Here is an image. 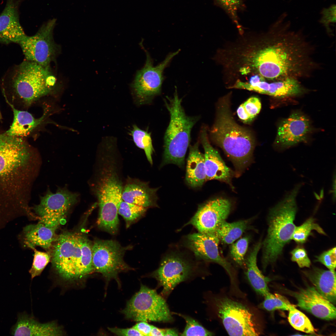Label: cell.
<instances>
[{
	"instance_id": "6da1fadb",
	"label": "cell",
	"mask_w": 336,
	"mask_h": 336,
	"mask_svg": "<svg viewBox=\"0 0 336 336\" xmlns=\"http://www.w3.org/2000/svg\"><path fill=\"white\" fill-rule=\"evenodd\" d=\"M286 16L282 15L264 34L266 80H299L309 76L314 67L310 45L301 33L290 29Z\"/></svg>"
},
{
	"instance_id": "7a4b0ae2",
	"label": "cell",
	"mask_w": 336,
	"mask_h": 336,
	"mask_svg": "<svg viewBox=\"0 0 336 336\" xmlns=\"http://www.w3.org/2000/svg\"><path fill=\"white\" fill-rule=\"evenodd\" d=\"M32 158L23 138L0 133V215L26 210Z\"/></svg>"
},
{
	"instance_id": "3957f363",
	"label": "cell",
	"mask_w": 336,
	"mask_h": 336,
	"mask_svg": "<svg viewBox=\"0 0 336 336\" xmlns=\"http://www.w3.org/2000/svg\"><path fill=\"white\" fill-rule=\"evenodd\" d=\"M229 95L219 100L214 123L210 130L212 141L221 147L230 158L237 175L249 164L254 146L251 133L237 124L231 111Z\"/></svg>"
},
{
	"instance_id": "277c9868",
	"label": "cell",
	"mask_w": 336,
	"mask_h": 336,
	"mask_svg": "<svg viewBox=\"0 0 336 336\" xmlns=\"http://www.w3.org/2000/svg\"><path fill=\"white\" fill-rule=\"evenodd\" d=\"M100 157V166L95 186L99 207L97 224L108 231L117 230L119 221L118 209L122 200L123 185L111 145H107Z\"/></svg>"
},
{
	"instance_id": "5b68a950",
	"label": "cell",
	"mask_w": 336,
	"mask_h": 336,
	"mask_svg": "<svg viewBox=\"0 0 336 336\" xmlns=\"http://www.w3.org/2000/svg\"><path fill=\"white\" fill-rule=\"evenodd\" d=\"M56 82L50 66H45L26 60L11 68L2 80L3 93L30 106L49 94Z\"/></svg>"
},
{
	"instance_id": "8992f818",
	"label": "cell",
	"mask_w": 336,
	"mask_h": 336,
	"mask_svg": "<svg viewBox=\"0 0 336 336\" xmlns=\"http://www.w3.org/2000/svg\"><path fill=\"white\" fill-rule=\"evenodd\" d=\"M54 242L51 260L61 277L67 280H77L94 271L92 245L84 235L66 232L57 236Z\"/></svg>"
},
{
	"instance_id": "52a82bcc",
	"label": "cell",
	"mask_w": 336,
	"mask_h": 336,
	"mask_svg": "<svg viewBox=\"0 0 336 336\" xmlns=\"http://www.w3.org/2000/svg\"><path fill=\"white\" fill-rule=\"evenodd\" d=\"M303 183L296 184L270 210L266 237L262 243L264 269L275 262L285 245L292 239L297 207L296 198Z\"/></svg>"
},
{
	"instance_id": "ba28073f",
	"label": "cell",
	"mask_w": 336,
	"mask_h": 336,
	"mask_svg": "<svg viewBox=\"0 0 336 336\" xmlns=\"http://www.w3.org/2000/svg\"><path fill=\"white\" fill-rule=\"evenodd\" d=\"M182 101L176 87L173 96H166L164 99L170 120L164 138L163 164L183 166L190 142L192 128L199 119V116H189L186 114Z\"/></svg>"
},
{
	"instance_id": "9c48e42d",
	"label": "cell",
	"mask_w": 336,
	"mask_h": 336,
	"mask_svg": "<svg viewBox=\"0 0 336 336\" xmlns=\"http://www.w3.org/2000/svg\"><path fill=\"white\" fill-rule=\"evenodd\" d=\"M126 318L137 321L169 322L173 320L165 299L155 290L141 284L122 311Z\"/></svg>"
},
{
	"instance_id": "30bf717a",
	"label": "cell",
	"mask_w": 336,
	"mask_h": 336,
	"mask_svg": "<svg viewBox=\"0 0 336 336\" xmlns=\"http://www.w3.org/2000/svg\"><path fill=\"white\" fill-rule=\"evenodd\" d=\"M141 45L146 53V60L144 66L137 71L131 85L135 101L139 105L150 103L155 97L161 94L164 78V71L180 51L170 53L163 61L154 66L148 52L142 44Z\"/></svg>"
},
{
	"instance_id": "8fae6325",
	"label": "cell",
	"mask_w": 336,
	"mask_h": 336,
	"mask_svg": "<svg viewBox=\"0 0 336 336\" xmlns=\"http://www.w3.org/2000/svg\"><path fill=\"white\" fill-rule=\"evenodd\" d=\"M216 304L218 316L229 335L259 334L254 315L245 306L227 297L218 299Z\"/></svg>"
},
{
	"instance_id": "7c38bea8",
	"label": "cell",
	"mask_w": 336,
	"mask_h": 336,
	"mask_svg": "<svg viewBox=\"0 0 336 336\" xmlns=\"http://www.w3.org/2000/svg\"><path fill=\"white\" fill-rule=\"evenodd\" d=\"M126 249L113 240L95 241L92 248L94 271L101 273L107 281L114 279L118 282V274L131 269L124 260Z\"/></svg>"
},
{
	"instance_id": "4fadbf2b",
	"label": "cell",
	"mask_w": 336,
	"mask_h": 336,
	"mask_svg": "<svg viewBox=\"0 0 336 336\" xmlns=\"http://www.w3.org/2000/svg\"><path fill=\"white\" fill-rule=\"evenodd\" d=\"M55 23V20L49 21L43 25L35 35H26L19 42L25 60L44 66H50L60 51V47L53 37Z\"/></svg>"
},
{
	"instance_id": "5bb4252c",
	"label": "cell",
	"mask_w": 336,
	"mask_h": 336,
	"mask_svg": "<svg viewBox=\"0 0 336 336\" xmlns=\"http://www.w3.org/2000/svg\"><path fill=\"white\" fill-rule=\"evenodd\" d=\"M77 194L65 188L60 189L55 193L48 191L40 198V203L33 210L39 222L57 229L61 224L71 208L77 201Z\"/></svg>"
},
{
	"instance_id": "9a60e30c",
	"label": "cell",
	"mask_w": 336,
	"mask_h": 336,
	"mask_svg": "<svg viewBox=\"0 0 336 336\" xmlns=\"http://www.w3.org/2000/svg\"><path fill=\"white\" fill-rule=\"evenodd\" d=\"M192 270V265L186 259L179 255L171 254L162 259L152 276L162 287V295L166 296L176 285L189 277Z\"/></svg>"
},
{
	"instance_id": "2e32d148",
	"label": "cell",
	"mask_w": 336,
	"mask_h": 336,
	"mask_svg": "<svg viewBox=\"0 0 336 336\" xmlns=\"http://www.w3.org/2000/svg\"><path fill=\"white\" fill-rule=\"evenodd\" d=\"M231 203L222 198H214L200 205L189 222L199 232L214 234L219 226L226 221L231 211Z\"/></svg>"
},
{
	"instance_id": "e0dca14e",
	"label": "cell",
	"mask_w": 336,
	"mask_h": 336,
	"mask_svg": "<svg viewBox=\"0 0 336 336\" xmlns=\"http://www.w3.org/2000/svg\"><path fill=\"white\" fill-rule=\"evenodd\" d=\"M220 240L214 234L194 233L187 237V246L199 259L217 263L226 271L232 280L231 266L221 256L218 250Z\"/></svg>"
},
{
	"instance_id": "ac0fdd59",
	"label": "cell",
	"mask_w": 336,
	"mask_h": 336,
	"mask_svg": "<svg viewBox=\"0 0 336 336\" xmlns=\"http://www.w3.org/2000/svg\"><path fill=\"white\" fill-rule=\"evenodd\" d=\"M310 130L309 119L301 113H293L279 125L276 144L281 147L286 148L304 142Z\"/></svg>"
},
{
	"instance_id": "d6986e66",
	"label": "cell",
	"mask_w": 336,
	"mask_h": 336,
	"mask_svg": "<svg viewBox=\"0 0 336 336\" xmlns=\"http://www.w3.org/2000/svg\"><path fill=\"white\" fill-rule=\"evenodd\" d=\"M293 294L297 301L298 306L302 309L321 319L331 320L335 319V307L314 287L301 289Z\"/></svg>"
},
{
	"instance_id": "ffe728a7",
	"label": "cell",
	"mask_w": 336,
	"mask_h": 336,
	"mask_svg": "<svg viewBox=\"0 0 336 336\" xmlns=\"http://www.w3.org/2000/svg\"><path fill=\"white\" fill-rule=\"evenodd\" d=\"M22 0H7L0 14V43L19 42L26 35L20 22L19 7Z\"/></svg>"
},
{
	"instance_id": "44dd1931",
	"label": "cell",
	"mask_w": 336,
	"mask_h": 336,
	"mask_svg": "<svg viewBox=\"0 0 336 336\" xmlns=\"http://www.w3.org/2000/svg\"><path fill=\"white\" fill-rule=\"evenodd\" d=\"M208 137L207 128L203 127L200 131L199 139L204 151L206 181L216 180L229 183L232 171L226 165L218 152L211 145Z\"/></svg>"
},
{
	"instance_id": "7402d4cb",
	"label": "cell",
	"mask_w": 336,
	"mask_h": 336,
	"mask_svg": "<svg viewBox=\"0 0 336 336\" xmlns=\"http://www.w3.org/2000/svg\"><path fill=\"white\" fill-rule=\"evenodd\" d=\"M11 334L14 336H62V328L54 322L40 323L25 313L18 314L16 324L11 329Z\"/></svg>"
},
{
	"instance_id": "603a6c76",
	"label": "cell",
	"mask_w": 336,
	"mask_h": 336,
	"mask_svg": "<svg viewBox=\"0 0 336 336\" xmlns=\"http://www.w3.org/2000/svg\"><path fill=\"white\" fill-rule=\"evenodd\" d=\"M157 189L150 188L147 183L129 178L123 186V200L147 208L156 206Z\"/></svg>"
},
{
	"instance_id": "cb8c5ba5",
	"label": "cell",
	"mask_w": 336,
	"mask_h": 336,
	"mask_svg": "<svg viewBox=\"0 0 336 336\" xmlns=\"http://www.w3.org/2000/svg\"><path fill=\"white\" fill-rule=\"evenodd\" d=\"M57 229L40 222L28 225L23 230V241L26 246L32 249L36 246L49 249L57 237L55 234Z\"/></svg>"
},
{
	"instance_id": "d4e9b609",
	"label": "cell",
	"mask_w": 336,
	"mask_h": 336,
	"mask_svg": "<svg viewBox=\"0 0 336 336\" xmlns=\"http://www.w3.org/2000/svg\"><path fill=\"white\" fill-rule=\"evenodd\" d=\"M317 291L333 304L336 303V272L315 268L304 272Z\"/></svg>"
},
{
	"instance_id": "484cf974",
	"label": "cell",
	"mask_w": 336,
	"mask_h": 336,
	"mask_svg": "<svg viewBox=\"0 0 336 336\" xmlns=\"http://www.w3.org/2000/svg\"><path fill=\"white\" fill-rule=\"evenodd\" d=\"M199 142L189 147L187 160L185 180L191 187H201L206 181L203 155L199 149Z\"/></svg>"
},
{
	"instance_id": "4316f807",
	"label": "cell",
	"mask_w": 336,
	"mask_h": 336,
	"mask_svg": "<svg viewBox=\"0 0 336 336\" xmlns=\"http://www.w3.org/2000/svg\"><path fill=\"white\" fill-rule=\"evenodd\" d=\"M262 245L261 242L255 245L245 259V264L246 274L251 286L257 293L264 296L270 292L268 286V278L262 274L257 263V256Z\"/></svg>"
},
{
	"instance_id": "83f0119b",
	"label": "cell",
	"mask_w": 336,
	"mask_h": 336,
	"mask_svg": "<svg viewBox=\"0 0 336 336\" xmlns=\"http://www.w3.org/2000/svg\"><path fill=\"white\" fill-rule=\"evenodd\" d=\"M4 97L12 108L14 114L12 123L6 133L9 135L19 137L27 136L40 123L42 119H35L28 112L16 109L9 102L6 97Z\"/></svg>"
},
{
	"instance_id": "f1b7e54d",
	"label": "cell",
	"mask_w": 336,
	"mask_h": 336,
	"mask_svg": "<svg viewBox=\"0 0 336 336\" xmlns=\"http://www.w3.org/2000/svg\"><path fill=\"white\" fill-rule=\"evenodd\" d=\"M303 90L299 80L288 78L268 82L265 94L282 98L299 95Z\"/></svg>"
},
{
	"instance_id": "f546056e",
	"label": "cell",
	"mask_w": 336,
	"mask_h": 336,
	"mask_svg": "<svg viewBox=\"0 0 336 336\" xmlns=\"http://www.w3.org/2000/svg\"><path fill=\"white\" fill-rule=\"evenodd\" d=\"M249 221L240 220L231 223L226 221L222 223L214 234L220 241L226 244H232L239 238L247 228Z\"/></svg>"
},
{
	"instance_id": "4dcf8cb0",
	"label": "cell",
	"mask_w": 336,
	"mask_h": 336,
	"mask_svg": "<svg viewBox=\"0 0 336 336\" xmlns=\"http://www.w3.org/2000/svg\"><path fill=\"white\" fill-rule=\"evenodd\" d=\"M133 127L130 135L134 144L137 147L144 151L147 160L152 165V155L154 150L151 133L140 128L135 124L133 125Z\"/></svg>"
},
{
	"instance_id": "1f68e13d",
	"label": "cell",
	"mask_w": 336,
	"mask_h": 336,
	"mask_svg": "<svg viewBox=\"0 0 336 336\" xmlns=\"http://www.w3.org/2000/svg\"><path fill=\"white\" fill-rule=\"evenodd\" d=\"M295 307L289 310L288 319L290 324L297 330L307 333L315 334V329L309 319Z\"/></svg>"
},
{
	"instance_id": "d6a6232c",
	"label": "cell",
	"mask_w": 336,
	"mask_h": 336,
	"mask_svg": "<svg viewBox=\"0 0 336 336\" xmlns=\"http://www.w3.org/2000/svg\"><path fill=\"white\" fill-rule=\"evenodd\" d=\"M264 297V299L260 306L267 311H272L277 310H289L296 306L292 304L284 296L269 292Z\"/></svg>"
},
{
	"instance_id": "836d02e7",
	"label": "cell",
	"mask_w": 336,
	"mask_h": 336,
	"mask_svg": "<svg viewBox=\"0 0 336 336\" xmlns=\"http://www.w3.org/2000/svg\"><path fill=\"white\" fill-rule=\"evenodd\" d=\"M313 230L316 231L320 234H326L317 224L315 223L312 218L308 219L300 226L296 227L291 240L299 244H303L306 241L309 236Z\"/></svg>"
},
{
	"instance_id": "e575fe53",
	"label": "cell",
	"mask_w": 336,
	"mask_h": 336,
	"mask_svg": "<svg viewBox=\"0 0 336 336\" xmlns=\"http://www.w3.org/2000/svg\"><path fill=\"white\" fill-rule=\"evenodd\" d=\"M147 209L144 207L122 200L118 208V214L124 219L127 225H129L142 216Z\"/></svg>"
},
{
	"instance_id": "d590c367",
	"label": "cell",
	"mask_w": 336,
	"mask_h": 336,
	"mask_svg": "<svg viewBox=\"0 0 336 336\" xmlns=\"http://www.w3.org/2000/svg\"><path fill=\"white\" fill-rule=\"evenodd\" d=\"M177 314L183 318L186 323L185 329L180 334L181 336H211L214 335L213 333L206 329L191 317L180 314Z\"/></svg>"
},
{
	"instance_id": "8d00e7d4",
	"label": "cell",
	"mask_w": 336,
	"mask_h": 336,
	"mask_svg": "<svg viewBox=\"0 0 336 336\" xmlns=\"http://www.w3.org/2000/svg\"><path fill=\"white\" fill-rule=\"evenodd\" d=\"M34 258L31 268L29 271L32 279L40 275L51 259V254L48 252L40 251L33 249Z\"/></svg>"
},
{
	"instance_id": "74e56055",
	"label": "cell",
	"mask_w": 336,
	"mask_h": 336,
	"mask_svg": "<svg viewBox=\"0 0 336 336\" xmlns=\"http://www.w3.org/2000/svg\"><path fill=\"white\" fill-rule=\"evenodd\" d=\"M249 238L243 237L232 244L230 251V255L233 260L238 264L245 265V256L247 252Z\"/></svg>"
},
{
	"instance_id": "f35d334b",
	"label": "cell",
	"mask_w": 336,
	"mask_h": 336,
	"mask_svg": "<svg viewBox=\"0 0 336 336\" xmlns=\"http://www.w3.org/2000/svg\"><path fill=\"white\" fill-rule=\"evenodd\" d=\"M291 254L292 260L296 262L300 267H310L311 262L304 248L297 247L291 252Z\"/></svg>"
},
{
	"instance_id": "ab89813d",
	"label": "cell",
	"mask_w": 336,
	"mask_h": 336,
	"mask_svg": "<svg viewBox=\"0 0 336 336\" xmlns=\"http://www.w3.org/2000/svg\"><path fill=\"white\" fill-rule=\"evenodd\" d=\"M336 247H333L323 252L316 257V261L324 265L329 270H334L336 268Z\"/></svg>"
},
{
	"instance_id": "60d3db41",
	"label": "cell",
	"mask_w": 336,
	"mask_h": 336,
	"mask_svg": "<svg viewBox=\"0 0 336 336\" xmlns=\"http://www.w3.org/2000/svg\"><path fill=\"white\" fill-rule=\"evenodd\" d=\"M320 22L325 27L327 31L330 30V26L336 22V7L333 4L329 7L324 8L321 12Z\"/></svg>"
},
{
	"instance_id": "b9f144b4",
	"label": "cell",
	"mask_w": 336,
	"mask_h": 336,
	"mask_svg": "<svg viewBox=\"0 0 336 336\" xmlns=\"http://www.w3.org/2000/svg\"><path fill=\"white\" fill-rule=\"evenodd\" d=\"M243 104L247 112L253 119L259 113L261 108L260 100L255 97L250 98Z\"/></svg>"
},
{
	"instance_id": "7bdbcfd3",
	"label": "cell",
	"mask_w": 336,
	"mask_h": 336,
	"mask_svg": "<svg viewBox=\"0 0 336 336\" xmlns=\"http://www.w3.org/2000/svg\"><path fill=\"white\" fill-rule=\"evenodd\" d=\"M108 329L112 333L119 336H142L138 331L133 327L126 329L109 328Z\"/></svg>"
},
{
	"instance_id": "ee69618b",
	"label": "cell",
	"mask_w": 336,
	"mask_h": 336,
	"mask_svg": "<svg viewBox=\"0 0 336 336\" xmlns=\"http://www.w3.org/2000/svg\"><path fill=\"white\" fill-rule=\"evenodd\" d=\"M153 325L147 322L140 321L133 327L138 331L142 336H149Z\"/></svg>"
},
{
	"instance_id": "f6af8a7d",
	"label": "cell",
	"mask_w": 336,
	"mask_h": 336,
	"mask_svg": "<svg viewBox=\"0 0 336 336\" xmlns=\"http://www.w3.org/2000/svg\"><path fill=\"white\" fill-rule=\"evenodd\" d=\"M227 11L233 13L239 5L240 0H217Z\"/></svg>"
},
{
	"instance_id": "bcb514c9",
	"label": "cell",
	"mask_w": 336,
	"mask_h": 336,
	"mask_svg": "<svg viewBox=\"0 0 336 336\" xmlns=\"http://www.w3.org/2000/svg\"><path fill=\"white\" fill-rule=\"evenodd\" d=\"M237 112L239 118L244 123H249L253 119L246 111L243 104L239 107Z\"/></svg>"
},
{
	"instance_id": "7dc6e473",
	"label": "cell",
	"mask_w": 336,
	"mask_h": 336,
	"mask_svg": "<svg viewBox=\"0 0 336 336\" xmlns=\"http://www.w3.org/2000/svg\"><path fill=\"white\" fill-rule=\"evenodd\" d=\"M165 329H160L153 325L150 335L151 336H164Z\"/></svg>"
},
{
	"instance_id": "c3c4849f",
	"label": "cell",
	"mask_w": 336,
	"mask_h": 336,
	"mask_svg": "<svg viewBox=\"0 0 336 336\" xmlns=\"http://www.w3.org/2000/svg\"><path fill=\"white\" fill-rule=\"evenodd\" d=\"M179 335L178 331L174 329H165V336H177Z\"/></svg>"
},
{
	"instance_id": "681fc988",
	"label": "cell",
	"mask_w": 336,
	"mask_h": 336,
	"mask_svg": "<svg viewBox=\"0 0 336 336\" xmlns=\"http://www.w3.org/2000/svg\"><path fill=\"white\" fill-rule=\"evenodd\" d=\"M332 189V199L334 202H335L336 198V176L335 172L333 177Z\"/></svg>"
},
{
	"instance_id": "f907efd6",
	"label": "cell",
	"mask_w": 336,
	"mask_h": 336,
	"mask_svg": "<svg viewBox=\"0 0 336 336\" xmlns=\"http://www.w3.org/2000/svg\"><path fill=\"white\" fill-rule=\"evenodd\" d=\"M2 119V116L1 114V112H0V120H1Z\"/></svg>"
}]
</instances>
